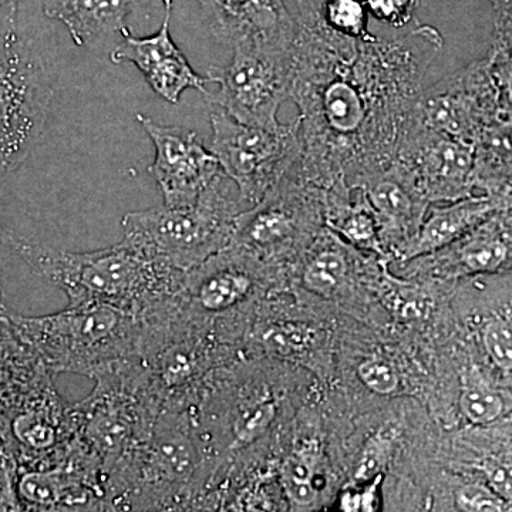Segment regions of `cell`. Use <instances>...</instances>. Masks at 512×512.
Instances as JSON below:
<instances>
[{
  "label": "cell",
  "instance_id": "6da1fadb",
  "mask_svg": "<svg viewBox=\"0 0 512 512\" xmlns=\"http://www.w3.org/2000/svg\"><path fill=\"white\" fill-rule=\"evenodd\" d=\"M292 15L299 171L322 190L360 187L392 164L443 36L419 25L396 39H352L325 25L318 0H298Z\"/></svg>",
  "mask_w": 512,
  "mask_h": 512
},
{
  "label": "cell",
  "instance_id": "7a4b0ae2",
  "mask_svg": "<svg viewBox=\"0 0 512 512\" xmlns=\"http://www.w3.org/2000/svg\"><path fill=\"white\" fill-rule=\"evenodd\" d=\"M0 244L16 252L37 275L59 286L72 305L106 303L138 318L177 292L185 275L123 239L110 248L72 252L46 247L0 227Z\"/></svg>",
  "mask_w": 512,
  "mask_h": 512
},
{
  "label": "cell",
  "instance_id": "3957f363",
  "mask_svg": "<svg viewBox=\"0 0 512 512\" xmlns=\"http://www.w3.org/2000/svg\"><path fill=\"white\" fill-rule=\"evenodd\" d=\"M9 319L52 373L97 380L136 362L141 318L106 303H69L45 316Z\"/></svg>",
  "mask_w": 512,
  "mask_h": 512
},
{
  "label": "cell",
  "instance_id": "277c9868",
  "mask_svg": "<svg viewBox=\"0 0 512 512\" xmlns=\"http://www.w3.org/2000/svg\"><path fill=\"white\" fill-rule=\"evenodd\" d=\"M511 26H494L480 59L424 87L412 120L473 147L487 128L511 124Z\"/></svg>",
  "mask_w": 512,
  "mask_h": 512
},
{
  "label": "cell",
  "instance_id": "5b68a950",
  "mask_svg": "<svg viewBox=\"0 0 512 512\" xmlns=\"http://www.w3.org/2000/svg\"><path fill=\"white\" fill-rule=\"evenodd\" d=\"M190 413L161 412L150 433L107 477L109 511H167L184 505L202 467Z\"/></svg>",
  "mask_w": 512,
  "mask_h": 512
},
{
  "label": "cell",
  "instance_id": "8992f818",
  "mask_svg": "<svg viewBox=\"0 0 512 512\" xmlns=\"http://www.w3.org/2000/svg\"><path fill=\"white\" fill-rule=\"evenodd\" d=\"M238 214L221 171L192 204L128 212L121 221L123 241L187 274L228 247Z\"/></svg>",
  "mask_w": 512,
  "mask_h": 512
},
{
  "label": "cell",
  "instance_id": "52a82bcc",
  "mask_svg": "<svg viewBox=\"0 0 512 512\" xmlns=\"http://www.w3.org/2000/svg\"><path fill=\"white\" fill-rule=\"evenodd\" d=\"M53 92L45 63L20 29L19 13L0 18V184L45 136Z\"/></svg>",
  "mask_w": 512,
  "mask_h": 512
},
{
  "label": "cell",
  "instance_id": "ba28073f",
  "mask_svg": "<svg viewBox=\"0 0 512 512\" xmlns=\"http://www.w3.org/2000/svg\"><path fill=\"white\" fill-rule=\"evenodd\" d=\"M211 153L222 173L237 185L241 201L256 202L299 167V120L278 128L247 126L210 106Z\"/></svg>",
  "mask_w": 512,
  "mask_h": 512
},
{
  "label": "cell",
  "instance_id": "9c48e42d",
  "mask_svg": "<svg viewBox=\"0 0 512 512\" xmlns=\"http://www.w3.org/2000/svg\"><path fill=\"white\" fill-rule=\"evenodd\" d=\"M232 50L227 66L208 70L218 90L204 94L207 103L247 126L278 128L279 109L291 90L292 49L244 45Z\"/></svg>",
  "mask_w": 512,
  "mask_h": 512
},
{
  "label": "cell",
  "instance_id": "30bf717a",
  "mask_svg": "<svg viewBox=\"0 0 512 512\" xmlns=\"http://www.w3.org/2000/svg\"><path fill=\"white\" fill-rule=\"evenodd\" d=\"M72 404L56 390L53 375L0 406V443L16 471L55 466L73 443Z\"/></svg>",
  "mask_w": 512,
  "mask_h": 512
},
{
  "label": "cell",
  "instance_id": "8fae6325",
  "mask_svg": "<svg viewBox=\"0 0 512 512\" xmlns=\"http://www.w3.org/2000/svg\"><path fill=\"white\" fill-rule=\"evenodd\" d=\"M323 194L296 167L251 211L239 212L229 245L255 258L288 251L323 214Z\"/></svg>",
  "mask_w": 512,
  "mask_h": 512
},
{
  "label": "cell",
  "instance_id": "7c38bea8",
  "mask_svg": "<svg viewBox=\"0 0 512 512\" xmlns=\"http://www.w3.org/2000/svg\"><path fill=\"white\" fill-rule=\"evenodd\" d=\"M396 164L427 202L456 201L473 192V147L410 121Z\"/></svg>",
  "mask_w": 512,
  "mask_h": 512
},
{
  "label": "cell",
  "instance_id": "4fadbf2b",
  "mask_svg": "<svg viewBox=\"0 0 512 512\" xmlns=\"http://www.w3.org/2000/svg\"><path fill=\"white\" fill-rule=\"evenodd\" d=\"M137 120L156 150L148 174L160 188L164 205L183 207L192 204L221 173L217 158L204 147L195 131L161 126L143 114H138Z\"/></svg>",
  "mask_w": 512,
  "mask_h": 512
},
{
  "label": "cell",
  "instance_id": "5bb4252c",
  "mask_svg": "<svg viewBox=\"0 0 512 512\" xmlns=\"http://www.w3.org/2000/svg\"><path fill=\"white\" fill-rule=\"evenodd\" d=\"M16 493L22 510L109 511L106 478L73 448L55 466L16 471Z\"/></svg>",
  "mask_w": 512,
  "mask_h": 512
},
{
  "label": "cell",
  "instance_id": "9a60e30c",
  "mask_svg": "<svg viewBox=\"0 0 512 512\" xmlns=\"http://www.w3.org/2000/svg\"><path fill=\"white\" fill-rule=\"evenodd\" d=\"M215 40L231 47L255 45L292 49L295 18L285 0H198Z\"/></svg>",
  "mask_w": 512,
  "mask_h": 512
},
{
  "label": "cell",
  "instance_id": "2e32d148",
  "mask_svg": "<svg viewBox=\"0 0 512 512\" xmlns=\"http://www.w3.org/2000/svg\"><path fill=\"white\" fill-rule=\"evenodd\" d=\"M173 9L174 0H164L165 15L158 32L138 39L128 30L110 53V59L116 64H134L161 99L177 104L185 90L197 89L202 94L207 93L205 86L210 80L195 73L187 57L175 45L170 33Z\"/></svg>",
  "mask_w": 512,
  "mask_h": 512
},
{
  "label": "cell",
  "instance_id": "e0dca14e",
  "mask_svg": "<svg viewBox=\"0 0 512 512\" xmlns=\"http://www.w3.org/2000/svg\"><path fill=\"white\" fill-rule=\"evenodd\" d=\"M360 188L375 212L383 249L390 247L397 254L416 234L429 202L394 163L367 178Z\"/></svg>",
  "mask_w": 512,
  "mask_h": 512
},
{
  "label": "cell",
  "instance_id": "ac0fdd59",
  "mask_svg": "<svg viewBox=\"0 0 512 512\" xmlns=\"http://www.w3.org/2000/svg\"><path fill=\"white\" fill-rule=\"evenodd\" d=\"M510 208V202L497 200L490 195H470L451 201L444 207L433 208L424 215L419 229L397 252L404 261L431 255L453 244L494 212Z\"/></svg>",
  "mask_w": 512,
  "mask_h": 512
},
{
  "label": "cell",
  "instance_id": "d6986e66",
  "mask_svg": "<svg viewBox=\"0 0 512 512\" xmlns=\"http://www.w3.org/2000/svg\"><path fill=\"white\" fill-rule=\"evenodd\" d=\"M138 2L141 0H42V5L47 18L63 23L77 46H86L100 37L127 33V18Z\"/></svg>",
  "mask_w": 512,
  "mask_h": 512
},
{
  "label": "cell",
  "instance_id": "ffe728a7",
  "mask_svg": "<svg viewBox=\"0 0 512 512\" xmlns=\"http://www.w3.org/2000/svg\"><path fill=\"white\" fill-rule=\"evenodd\" d=\"M505 211L507 208L494 212L476 228L447 245L444 262L468 274H488L503 268L511 251Z\"/></svg>",
  "mask_w": 512,
  "mask_h": 512
},
{
  "label": "cell",
  "instance_id": "44dd1931",
  "mask_svg": "<svg viewBox=\"0 0 512 512\" xmlns=\"http://www.w3.org/2000/svg\"><path fill=\"white\" fill-rule=\"evenodd\" d=\"M352 256L332 232L320 235L303 268V286L318 295H336L348 282L353 268Z\"/></svg>",
  "mask_w": 512,
  "mask_h": 512
},
{
  "label": "cell",
  "instance_id": "7402d4cb",
  "mask_svg": "<svg viewBox=\"0 0 512 512\" xmlns=\"http://www.w3.org/2000/svg\"><path fill=\"white\" fill-rule=\"evenodd\" d=\"M320 18L340 35L357 40H373L369 29V12L363 0H318Z\"/></svg>",
  "mask_w": 512,
  "mask_h": 512
},
{
  "label": "cell",
  "instance_id": "603a6c76",
  "mask_svg": "<svg viewBox=\"0 0 512 512\" xmlns=\"http://www.w3.org/2000/svg\"><path fill=\"white\" fill-rule=\"evenodd\" d=\"M276 404L271 400H256L245 404L232 420L229 450H242L261 439L276 419Z\"/></svg>",
  "mask_w": 512,
  "mask_h": 512
},
{
  "label": "cell",
  "instance_id": "cb8c5ba5",
  "mask_svg": "<svg viewBox=\"0 0 512 512\" xmlns=\"http://www.w3.org/2000/svg\"><path fill=\"white\" fill-rule=\"evenodd\" d=\"M461 412L473 424L494 423L504 412V402L500 394L483 384H470L464 387L460 397Z\"/></svg>",
  "mask_w": 512,
  "mask_h": 512
},
{
  "label": "cell",
  "instance_id": "d4e9b609",
  "mask_svg": "<svg viewBox=\"0 0 512 512\" xmlns=\"http://www.w3.org/2000/svg\"><path fill=\"white\" fill-rule=\"evenodd\" d=\"M483 342L488 356L491 357L495 365L503 369L504 372H511L512 333L510 323L501 318L488 320L483 329Z\"/></svg>",
  "mask_w": 512,
  "mask_h": 512
},
{
  "label": "cell",
  "instance_id": "484cf974",
  "mask_svg": "<svg viewBox=\"0 0 512 512\" xmlns=\"http://www.w3.org/2000/svg\"><path fill=\"white\" fill-rule=\"evenodd\" d=\"M357 373L362 383L373 393L389 396L399 389L400 377L396 367L382 357L365 360L357 369Z\"/></svg>",
  "mask_w": 512,
  "mask_h": 512
},
{
  "label": "cell",
  "instance_id": "4316f807",
  "mask_svg": "<svg viewBox=\"0 0 512 512\" xmlns=\"http://www.w3.org/2000/svg\"><path fill=\"white\" fill-rule=\"evenodd\" d=\"M419 2L420 0H363L369 15L394 29L406 28L414 22Z\"/></svg>",
  "mask_w": 512,
  "mask_h": 512
},
{
  "label": "cell",
  "instance_id": "83f0119b",
  "mask_svg": "<svg viewBox=\"0 0 512 512\" xmlns=\"http://www.w3.org/2000/svg\"><path fill=\"white\" fill-rule=\"evenodd\" d=\"M390 451H392V440L384 437L382 431L367 441L355 473L356 481L365 483L380 476L389 461Z\"/></svg>",
  "mask_w": 512,
  "mask_h": 512
},
{
  "label": "cell",
  "instance_id": "f1b7e54d",
  "mask_svg": "<svg viewBox=\"0 0 512 512\" xmlns=\"http://www.w3.org/2000/svg\"><path fill=\"white\" fill-rule=\"evenodd\" d=\"M457 503L461 510L491 512L507 510V501L498 497L493 490L478 487V485H468L457 495Z\"/></svg>",
  "mask_w": 512,
  "mask_h": 512
},
{
  "label": "cell",
  "instance_id": "f546056e",
  "mask_svg": "<svg viewBox=\"0 0 512 512\" xmlns=\"http://www.w3.org/2000/svg\"><path fill=\"white\" fill-rule=\"evenodd\" d=\"M282 478L302 481V483H313L311 457L306 456L305 453H295L286 458L284 466H282Z\"/></svg>",
  "mask_w": 512,
  "mask_h": 512
},
{
  "label": "cell",
  "instance_id": "4dcf8cb0",
  "mask_svg": "<svg viewBox=\"0 0 512 512\" xmlns=\"http://www.w3.org/2000/svg\"><path fill=\"white\" fill-rule=\"evenodd\" d=\"M485 474H487L488 483H490L491 490L494 491L498 497L503 498L505 501L511 500V476L507 470L500 464H488L484 467Z\"/></svg>",
  "mask_w": 512,
  "mask_h": 512
},
{
  "label": "cell",
  "instance_id": "1f68e13d",
  "mask_svg": "<svg viewBox=\"0 0 512 512\" xmlns=\"http://www.w3.org/2000/svg\"><path fill=\"white\" fill-rule=\"evenodd\" d=\"M282 485H284L289 500L298 507H308L316 500V488L313 483H302V481L284 480L282 478Z\"/></svg>",
  "mask_w": 512,
  "mask_h": 512
},
{
  "label": "cell",
  "instance_id": "d6a6232c",
  "mask_svg": "<svg viewBox=\"0 0 512 512\" xmlns=\"http://www.w3.org/2000/svg\"><path fill=\"white\" fill-rule=\"evenodd\" d=\"M382 480V474L373 478V483L369 488H366L363 493L359 494L360 511H376L377 510V493H379V483Z\"/></svg>",
  "mask_w": 512,
  "mask_h": 512
},
{
  "label": "cell",
  "instance_id": "836d02e7",
  "mask_svg": "<svg viewBox=\"0 0 512 512\" xmlns=\"http://www.w3.org/2000/svg\"><path fill=\"white\" fill-rule=\"evenodd\" d=\"M493 6L495 22H512V0H487Z\"/></svg>",
  "mask_w": 512,
  "mask_h": 512
},
{
  "label": "cell",
  "instance_id": "e575fe53",
  "mask_svg": "<svg viewBox=\"0 0 512 512\" xmlns=\"http://www.w3.org/2000/svg\"><path fill=\"white\" fill-rule=\"evenodd\" d=\"M340 510L343 511H360L359 505V494L357 493H346L342 495L340 500Z\"/></svg>",
  "mask_w": 512,
  "mask_h": 512
},
{
  "label": "cell",
  "instance_id": "d590c367",
  "mask_svg": "<svg viewBox=\"0 0 512 512\" xmlns=\"http://www.w3.org/2000/svg\"><path fill=\"white\" fill-rule=\"evenodd\" d=\"M23 0H0V18L18 13Z\"/></svg>",
  "mask_w": 512,
  "mask_h": 512
},
{
  "label": "cell",
  "instance_id": "8d00e7d4",
  "mask_svg": "<svg viewBox=\"0 0 512 512\" xmlns=\"http://www.w3.org/2000/svg\"><path fill=\"white\" fill-rule=\"evenodd\" d=\"M2 313H5V309H3L2 306V292H0V315H2Z\"/></svg>",
  "mask_w": 512,
  "mask_h": 512
}]
</instances>
